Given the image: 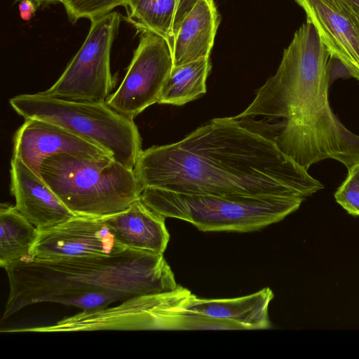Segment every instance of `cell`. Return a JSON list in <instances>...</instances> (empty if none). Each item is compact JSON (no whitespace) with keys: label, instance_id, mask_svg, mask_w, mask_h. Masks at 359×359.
<instances>
[{"label":"cell","instance_id":"obj_1","mask_svg":"<svg viewBox=\"0 0 359 359\" xmlns=\"http://www.w3.org/2000/svg\"><path fill=\"white\" fill-rule=\"evenodd\" d=\"M133 170L142 191L305 200L323 188L272 140L235 116L213 118L179 142L142 150Z\"/></svg>","mask_w":359,"mask_h":359},{"label":"cell","instance_id":"obj_2","mask_svg":"<svg viewBox=\"0 0 359 359\" xmlns=\"http://www.w3.org/2000/svg\"><path fill=\"white\" fill-rule=\"evenodd\" d=\"M332 59L306 20L284 50L275 74L235 116L306 170L327 158L347 168L359 161V136L339 121L329 103Z\"/></svg>","mask_w":359,"mask_h":359},{"label":"cell","instance_id":"obj_3","mask_svg":"<svg viewBox=\"0 0 359 359\" xmlns=\"http://www.w3.org/2000/svg\"><path fill=\"white\" fill-rule=\"evenodd\" d=\"M4 269L9 293L1 321L37 303L93 310L178 286L163 254L129 248L108 256L69 259L28 256Z\"/></svg>","mask_w":359,"mask_h":359},{"label":"cell","instance_id":"obj_4","mask_svg":"<svg viewBox=\"0 0 359 359\" xmlns=\"http://www.w3.org/2000/svg\"><path fill=\"white\" fill-rule=\"evenodd\" d=\"M39 175L75 215L104 218L123 212L142 191L133 169L111 156L53 155Z\"/></svg>","mask_w":359,"mask_h":359},{"label":"cell","instance_id":"obj_5","mask_svg":"<svg viewBox=\"0 0 359 359\" xmlns=\"http://www.w3.org/2000/svg\"><path fill=\"white\" fill-rule=\"evenodd\" d=\"M142 201L165 217L187 221L202 231L249 232L280 222L304 201L297 197L217 196L147 188Z\"/></svg>","mask_w":359,"mask_h":359},{"label":"cell","instance_id":"obj_6","mask_svg":"<svg viewBox=\"0 0 359 359\" xmlns=\"http://www.w3.org/2000/svg\"><path fill=\"white\" fill-rule=\"evenodd\" d=\"M9 104L25 120H43L62 126L103 149L128 168L134 169L142 151L141 135L134 121L106 102L66 100L39 92L16 95Z\"/></svg>","mask_w":359,"mask_h":359},{"label":"cell","instance_id":"obj_7","mask_svg":"<svg viewBox=\"0 0 359 359\" xmlns=\"http://www.w3.org/2000/svg\"><path fill=\"white\" fill-rule=\"evenodd\" d=\"M122 16L111 12L90 20L88 34L56 82L42 94L62 100L104 102L114 88L110 53Z\"/></svg>","mask_w":359,"mask_h":359},{"label":"cell","instance_id":"obj_8","mask_svg":"<svg viewBox=\"0 0 359 359\" xmlns=\"http://www.w3.org/2000/svg\"><path fill=\"white\" fill-rule=\"evenodd\" d=\"M177 297L172 291L129 297L113 307L85 310L55 325L8 330L13 332H65L93 330H172V310Z\"/></svg>","mask_w":359,"mask_h":359},{"label":"cell","instance_id":"obj_9","mask_svg":"<svg viewBox=\"0 0 359 359\" xmlns=\"http://www.w3.org/2000/svg\"><path fill=\"white\" fill-rule=\"evenodd\" d=\"M173 67L172 53L163 37L142 32L125 77L106 103L120 114L134 118L158 103Z\"/></svg>","mask_w":359,"mask_h":359},{"label":"cell","instance_id":"obj_10","mask_svg":"<svg viewBox=\"0 0 359 359\" xmlns=\"http://www.w3.org/2000/svg\"><path fill=\"white\" fill-rule=\"evenodd\" d=\"M126 249L102 218L74 215L58 225L38 230L29 254L38 259H69L108 256Z\"/></svg>","mask_w":359,"mask_h":359},{"label":"cell","instance_id":"obj_11","mask_svg":"<svg viewBox=\"0 0 359 359\" xmlns=\"http://www.w3.org/2000/svg\"><path fill=\"white\" fill-rule=\"evenodd\" d=\"M332 59L359 81V13L344 0H294Z\"/></svg>","mask_w":359,"mask_h":359},{"label":"cell","instance_id":"obj_12","mask_svg":"<svg viewBox=\"0 0 359 359\" xmlns=\"http://www.w3.org/2000/svg\"><path fill=\"white\" fill-rule=\"evenodd\" d=\"M60 154L89 158L111 157L97 145L46 121L27 119L15 132L13 156L21 160L38 175L42 162Z\"/></svg>","mask_w":359,"mask_h":359},{"label":"cell","instance_id":"obj_13","mask_svg":"<svg viewBox=\"0 0 359 359\" xmlns=\"http://www.w3.org/2000/svg\"><path fill=\"white\" fill-rule=\"evenodd\" d=\"M219 21L213 0H182L171 47L173 67L210 57Z\"/></svg>","mask_w":359,"mask_h":359},{"label":"cell","instance_id":"obj_14","mask_svg":"<svg viewBox=\"0 0 359 359\" xmlns=\"http://www.w3.org/2000/svg\"><path fill=\"white\" fill-rule=\"evenodd\" d=\"M10 174L15 207L38 230L58 225L75 215L44 180L19 158L12 157Z\"/></svg>","mask_w":359,"mask_h":359},{"label":"cell","instance_id":"obj_15","mask_svg":"<svg viewBox=\"0 0 359 359\" xmlns=\"http://www.w3.org/2000/svg\"><path fill=\"white\" fill-rule=\"evenodd\" d=\"M165 218L140 198L126 210L102 219L126 248L163 254L170 238Z\"/></svg>","mask_w":359,"mask_h":359},{"label":"cell","instance_id":"obj_16","mask_svg":"<svg viewBox=\"0 0 359 359\" xmlns=\"http://www.w3.org/2000/svg\"><path fill=\"white\" fill-rule=\"evenodd\" d=\"M273 298L269 287L231 299H201L189 291L183 308L195 315L234 323L242 330L266 329L271 325L268 308Z\"/></svg>","mask_w":359,"mask_h":359},{"label":"cell","instance_id":"obj_17","mask_svg":"<svg viewBox=\"0 0 359 359\" xmlns=\"http://www.w3.org/2000/svg\"><path fill=\"white\" fill-rule=\"evenodd\" d=\"M38 229L15 207L2 203L0 206V266L11 264L30 256Z\"/></svg>","mask_w":359,"mask_h":359},{"label":"cell","instance_id":"obj_18","mask_svg":"<svg viewBox=\"0 0 359 359\" xmlns=\"http://www.w3.org/2000/svg\"><path fill=\"white\" fill-rule=\"evenodd\" d=\"M211 67L210 57L172 67L158 103L182 106L204 95Z\"/></svg>","mask_w":359,"mask_h":359},{"label":"cell","instance_id":"obj_19","mask_svg":"<svg viewBox=\"0 0 359 359\" xmlns=\"http://www.w3.org/2000/svg\"><path fill=\"white\" fill-rule=\"evenodd\" d=\"M181 3L178 0H125L124 7L128 22L139 32H151L163 37L171 50Z\"/></svg>","mask_w":359,"mask_h":359},{"label":"cell","instance_id":"obj_20","mask_svg":"<svg viewBox=\"0 0 359 359\" xmlns=\"http://www.w3.org/2000/svg\"><path fill=\"white\" fill-rule=\"evenodd\" d=\"M61 3L73 22L81 18L92 20L111 13L117 6H125V0H61Z\"/></svg>","mask_w":359,"mask_h":359},{"label":"cell","instance_id":"obj_21","mask_svg":"<svg viewBox=\"0 0 359 359\" xmlns=\"http://www.w3.org/2000/svg\"><path fill=\"white\" fill-rule=\"evenodd\" d=\"M334 198L348 214L359 217V161L348 168V175L334 194Z\"/></svg>","mask_w":359,"mask_h":359},{"label":"cell","instance_id":"obj_22","mask_svg":"<svg viewBox=\"0 0 359 359\" xmlns=\"http://www.w3.org/2000/svg\"><path fill=\"white\" fill-rule=\"evenodd\" d=\"M36 6L32 0H21L19 4L20 15L23 20H31L35 14Z\"/></svg>","mask_w":359,"mask_h":359},{"label":"cell","instance_id":"obj_23","mask_svg":"<svg viewBox=\"0 0 359 359\" xmlns=\"http://www.w3.org/2000/svg\"><path fill=\"white\" fill-rule=\"evenodd\" d=\"M348 4H350V6L355 10L357 12L359 13V0H344Z\"/></svg>","mask_w":359,"mask_h":359},{"label":"cell","instance_id":"obj_24","mask_svg":"<svg viewBox=\"0 0 359 359\" xmlns=\"http://www.w3.org/2000/svg\"><path fill=\"white\" fill-rule=\"evenodd\" d=\"M34 2H36V4H41V3H50V2H55V1H60L61 2V0H32Z\"/></svg>","mask_w":359,"mask_h":359},{"label":"cell","instance_id":"obj_25","mask_svg":"<svg viewBox=\"0 0 359 359\" xmlns=\"http://www.w3.org/2000/svg\"><path fill=\"white\" fill-rule=\"evenodd\" d=\"M182 0H178V1H179L180 3H181V2H182Z\"/></svg>","mask_w":359,"mask_h":359},{"label":"cell","instance_id":"obj_26","mask_svg":"<svg viewBox=\"0 0 359 359\" xmlns=\"http://www.w3.org/2000/svg\"></svg>","mask_w":359,"mask_h":359}]
</instances>
